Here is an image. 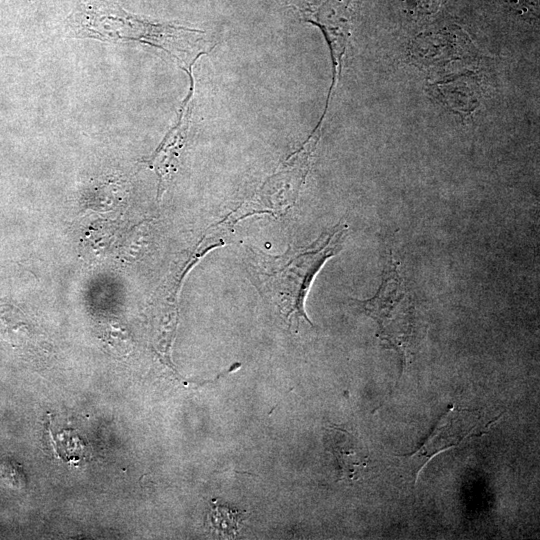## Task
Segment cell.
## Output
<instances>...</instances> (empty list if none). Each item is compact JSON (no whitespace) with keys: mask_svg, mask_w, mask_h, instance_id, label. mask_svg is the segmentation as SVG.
Returning a JSON list of instances; mask_svg holds the SVG:
<instances>
[{"mask_svg":"<svg viewBox=\"0 0 540 540\" xmlns=\"http://www.w3.org/2000/svg\"><path fill=\"white\" fill-rule=\"evenodd\" d=\"M348 226L338 223L308 246L289 248L271 255L247 248L246 271L259 293L271 302L291 326L304 320L312 325L305 312V299L311 284L324 263L343 247Z\"/></svg>","mask_w":540,"mask_h":540,"instance_id":"6da1fadb","label":"cell"},{"mask_svg":"<svg viewBox=\"0 0 540 540\" xmlns=\"http://www.w3.org/2000/svg\"><path fill=\"white\" fill-rule=\"evenodd\" d=\"M68 25L75 37L132 40L159 48L183 67L207 53L205 32L130 14L107 0H79Z\"/></svg>","mask_w":540,"mask_h":540,"instance_id":"7a4b0ae2","label":"cell"},{"mask_svg":"<svg viewBox=\"0 0 540 540\" xmlns=\"http://www.w3.org/2000/svg\"><path fill=\"white\" fill-rule=\"evenodd\" d=\"M398 265L390 253L375 295L353 301L377 323V336L384 346L394 349L405 360L413 337L414 304Z\"/></svg>","mask_w":540,"mask_h":540,"instance_id":"3957f363","label":"cell"},{"mask_svg":"<svg viewBox=\"0 0 540 540\" xmlns=\"http://www.w3.org/2000/svg\"><path fill=\"white\" fill-rule=\"evenodd\" d=\"M292 3L304 21L317 26L322 31L330 50L333 72L324 109L326 112L341 74L342 60L350 37V2L349 0H292Z\"/></svg>","mask_w":540,"mask_h":540,"instance_id":"277c9868","label":"cell"},{"mask_svg":"<svg viewBox=\"0 0 540 540\" xmlns=\"http://www.w3.org/2000/svg\"><path fill=\"white\" fill-rule=\"evenodd\" d=\"M196 62L194 61L183 68L189 76L190 85L189 91L179 109L176 123L170 128L152 155L143 160V163L158 176V199H161L162 194L177 172L180 158L187 142L195 87L193 67Z\"/></svg>","mask_w":540,"mask_h":540,"instance_id":"5b68a950","label":"cell"},{"mask_svg":"<svg viewBox=\"0 0 540 540\" xmlns=\"http://www.w3.org/2000/svg\"><path fill=\"white\" fill-rule=\"evenodd\" d=\"M51 442L59 458L63 461H80L86 456V442L75 432L68 429L55 433L50 428Z\"/></svg>","mask_w":540,"mask_h":540,"instance_id":"8992f818","label":"cell"},{"mask_svg":"<svg viewBox=\"0 0 540 540\" xmlns=\"http://www.w3.org/2000/svg\"><path fill=\"white\" fill-rule=\"evenodd\" d=\"M210 519L215 530L224 535L235 536L242 519V513L226 505H220L214 500L211 504Z\"/></svg>","mask_w":540,"mask_h":540,"instance_id":"52a82bcc","label":"cell"},{"mask_svg":"<svg viewBox=\"0 0 540 540\" xmlns=\"http://www.w3.org/2000/svg\"><path fill=\"white\" fill-rule=\"evenodd\" d=\"M332 447L344 475L351 478L357 469L366 465L365 458L359 455L350 442L344 441L342 444L333 442Z\"/></svg>","mask_w":540,"mask_h":540,"instance_id":"ba28073f","label":"cell"},{"mask_svg":"<svg viewBox=\"0 0 540 540\" xmlns=\"http://www.w3.org/2000/svg\"><path fill=\"white\" fill-rule=\"evenodd\" d=\"M0 479L3 480L4 484L18 487L24 482V474L17 463L3 462L0 464Z\"/></svg>","mask_w":540,"mask_h":540,"instance_id":"9c48e42d","label":"cell"}]
</instances>
